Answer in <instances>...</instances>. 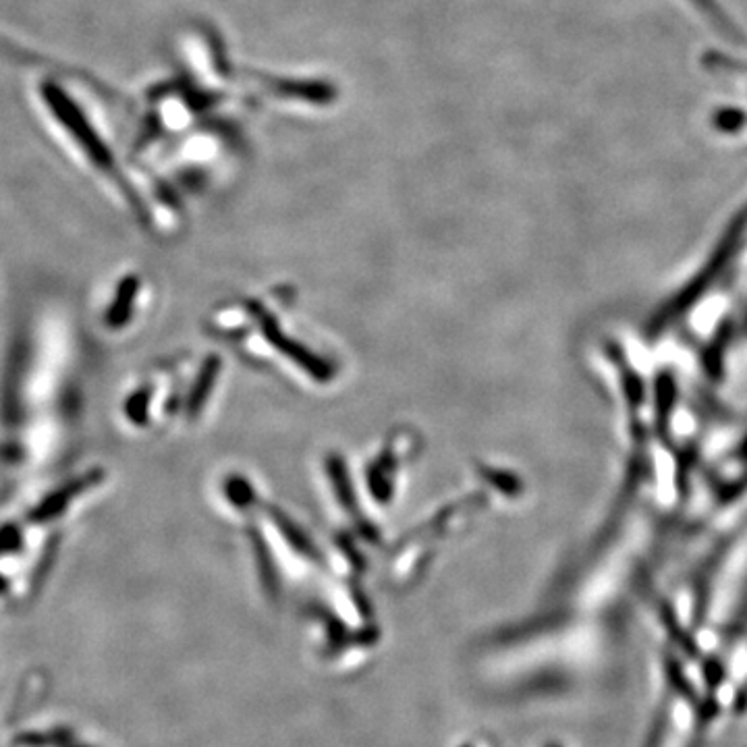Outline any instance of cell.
<instances>
[{
    "instance_id": "7a4b0ae2",
    "label": "cell",
    "mask_w": 747,
    "mask_h": 747,
    "mask_svg": "<svg viewBox=\"0 0 747 747\" xmlns=\"http://www.w3.org/2000/svg\"><path fill=\"white\" fill-rule=\"evenodd\" d=\"M131 281H127L121 291H119V299L115 301V306L110 308L108 312V322L113 326H119L125 318H127V306H129V299H131Z\"/></svg>"
},
{
    "instance_id": "6da1fadb",
    "label": "cell",
    "mask_w": 747,
    "mask_h": 747,
    "mask_svg": "<svg viewBox=\"0 0 747 747\" xmlns=\"http://www.w3.org/2000/svg\"><path fill=\"white\" fill-rule=\"evenodd\" d=\"M96 480H98V474H90V476H81L73 482H67L57 492H52L50 496H46L44 501L32 511L30 519L36 521V523H44V521L59 517L73 503V498L79 496L81 492H86L90 486H94Z\"/></svg>"
}]
</instances>
